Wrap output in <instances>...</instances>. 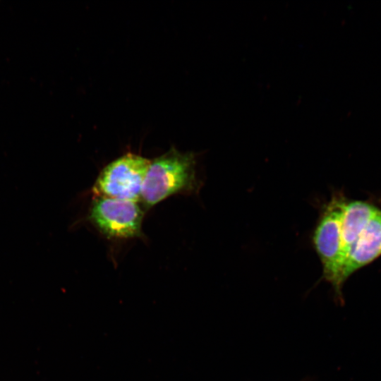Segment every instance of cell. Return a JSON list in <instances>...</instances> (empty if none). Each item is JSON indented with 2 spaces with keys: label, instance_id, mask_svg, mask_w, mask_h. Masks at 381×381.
<instances>
[{
  "label": "cell",
  "instance_id": "3",
  "mask_svg": "<svg viewBox=\"0 0 381 381\" xmlns=\"http://www.w3.org/2000/svg\"><path fill=\"white\" fill-rule=\"evenodd\" d=\"M150 160L128 152L107 164L92 187L95 197L137 202L141 198L143 181Z\"/></svg>",
  "mask_w": 381,
  "mask_h": 381
},
{
  "label": "cell",
  "instance_id": "6",
  "mask_svg": "<svg viewBox=\"0 0 381 381\" xmlns=\"http://www.w3.org/2000/svg\"><path fill=\"white\" fill-rule=\"evenodd\" d=\"M381 209L368 200H347L341 217V240L344 265L346 258L366 225Z\"/></svg>",
  "mask_w": 381,
  "mask_h": 381
},
{
  "label": "cell",
  "instance_id": "4",
  "mask_svg": "<svg viewBox=\"0 0 381 381\" xmlns=\"http://www.w3.org/2000/svg\"><path fill=\"white\" fill-rule=\"evenodd\" d=\"M90 219L106 236L128 238L140 234L143 212L137 202L95 197Z\"/></svg>",
  "mask_w": 381,
  "mask_h": 381
},
{
  "label": "cell",
  "instance_id": "1",
  "mask_svg": "<svg viewBox=\"0 0 381 381\" xmlns=\"http://www.w3.org/2000/svg\"><path fill=\"white\" fill-rule=\"evenodd\" d=\"M195 167L194 153L171 147L150 162L140 199L147 207H152L172 195L196 191L198 182Z\"/></svg>",
  "mask_w": 381,
  "mask_h": 381
},
{
  "label": "cell",
  "instance_id": "2",
  "mask_svg": "<svg viewBox=\"0 0 381 381\" xmlns=\"http://www.w3.org/2000/svg\"><path fill=\"white\" fill-rule=\"evenodd\" d=\"M346 198L334 194L325 205L313 235V242L322 266V278L329 283L334 296L344 303L342 288L344 259L341 240V217Z\"/></svg>",
  "mask_w": 381,
  "mask_h": 381
},
{
  "label": "cell",
  "instance_id": "5",
  "mask_svg": "<svg viewBox=\"0 0 381 381\" xmlns=\"http://www.w3.org/2000/svg\"><path fill=\"white\" fill-rule=\"evenodd\" d=\"M381 256V210L369 222L349 254L344 279L370 265Z\"/></svg>",
  "mask_w": 381,
  "mask_h": 381
}]
</instances>
